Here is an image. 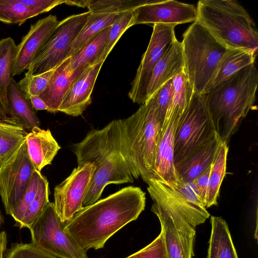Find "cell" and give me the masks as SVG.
<instances>
[{"label": "cell", "mask_w": 258, "mask_h": 258, "mask_svg": "<svg viewBox=\"0 0 258 258\" xmlns=\"http://www.w3.org/2000/svg\"><path fill=\"white\" fill-rule=\"evenodd\" d=\"M184 67L181 43L175 39L168 47L153 70L147 91L148 100L164 84L183 72Z\"/></svg>", "instance_id": "21"}, {"label": "cell", "mask_w": 258, "mask_h": 258, "mask_svg": "<svg viewBox=\"0 0 258 258\" xmlns=\"http://www.w3.org/2000/svg\"><path fill=\"white\" fill-rule=\"evenodd\" d=\"M6 258H57L33 243H15L9 250Z\"/></svg>", "instance_id": "36"}, {"label": "cell", "mask_w": 258, "mask_h": 258, "mask_svg": "<svg viewBox=\"0 0 258 258\" xmlns=\"http://www.w3.org/2000/svg\"><path fill=\"white\" fill-rule=\"evenodd\" d=\"M221 141L218 136L186 160L177 170L179 179L185 182H192L210 167Z\"/></svg>", "instance_id": "24"}, {"label": "cell", "mask_w": 258, "mask_h": 258, "mask_svg": "<svg viewBox=\"0 0 258 258\" xmlns=\"http://www.w3.org/2000/svg\"><path fill=\"white\" fill-rule=\"evenodd\" d=\"M197 21L227 48L257 54L258 31L246 9L235 0H201L196 7Z\"/></svg>", "instance_id": "4"}, {"label": "cell", "mask_w": 258, "mask_h": 258, "mask_svg": "<svg viewBox=\"0 0 258 258\" xmlns=\"http://www.w3.org/2000/svg\"><path fill=\"white\" fill-rule=\"evenodd\" d=\"M257 85V70L253 63L205 94L216 132L227 144L253 106Z\"/></svg>", "instance_id": "3"}, {"label": "cell", "mask_w": 258, "mask_h": 258, "mask_svg": "<svg viewBox=\"0 0 258 258\" xmlns=\"http://www.w3.org/2000/svg\"><path fill=\"white\" fill-rule=\"evenodd\" d=\"M151 0L67 1L66 4L87 8L91 13H122L133 11Z\"/></svg>", "instance_id": "32"}, {"label": "cell", "mask_w": 258, "mask_h": 258, "mask_svg": "<svg viewBox=\"0 0 258 258\" xmlns=\"http://www.w3.org/2000/svg\"><path fill=\"white\" fill-rule=\"evenodd\" d=\"M211 166V165L191 182L197 196L205 207Z\"/></svg>", "instance_id": "40"}, {"label": "cell", "mask_w": 258, "mask_h": 258, "mask_svg": "<svg viewBox=\"0 0 258 258\" xmlns=\"http://www.w3.org/2000/svg\"><path fill=\"white\" fill-rule=\"evenodd\" d=\"M8 118L3 109L0 105V119H6Z\"/></svg>", "instance_id": "43"}, {"label": "cell", "mask_w": 258, "mask_h": 258, "mask_svg": "<svg viewBox=\"0 0 258 258\" xmlns=\"http://www.w3.org/2000/svg\"><path fill=\"white\" fill-rule=\"evenodd\" d=\"M17 45L11 37L0 40V105L6 115L8 111L7 90L13 64L16 54Z\"/></svg>", "instance_id": "30"}, {"label": "cell", "mask_w": 258, "mask_h": 258, "mask_svg": "<svg viewBox=\"0 0 258 258\" xmlns=\"http://www.w3.org/2000/svg\"><path fill=\"white\" fill-rule=\"evenodd\" d=\"M218 137L206 94L194 93L176 131L174 162L176 171L195 152Z\"/></svg>", "instance_id": "7"}, {"label": "cell", "mask_w": 258, "mask_h": 258, "mask_svg": "<svg viewBox=\"0 0 258 258\" xmlns=\"http://www.w3.org/2000/svg\"><path fill=\"white\" fill-rule=\"evenodd\" d=\"M95 170L90 163L78 165L71 174L54 188L55 211L64 223L81 210Z\"/></svg>", "instance_id": "13"}, {"label": "cell", "mask_w": 258, "mask_h": 258, "mask_svg": "<svg viewBox=\"0 0 258 258\" xmlns=\"http://www.w3.org/2000/svg\"><path fill=\"white\" fill-rule=\"evenodd\" d=\"M125 258H166L162 232L149 244Z\"/></svg>", "instance_id": "38"}, {"label": "cell", "mask_w": 258, "mask_h": 258, "mask_svg": "<svg viewBox=\"0 0 258 258\" xmlns=\"http://www.w3.org/2000/svg\"><path fill=\"white\" fill-rule=\"evenodd\" d=\"M7 242V233L5 231L0 232V258H4Z\"/></svg>", "instance_id": "42"}, {"label": "cell", "mask_w": 258, "mask_h": 258, "mask_svg": "<svg viewBox=\"0 0 258 258\" xmlns=\"http://www.w3.org/2000/svg\"><path fill=\"white\" fill-rule=\"evenodd\" d=\"M104 62L90 66L72 85L59 111L74 116L81 115L91 103V94L99 71Z\"/></svg>", "instance_id": "19"}, {"label": "cell", "mask_w": 258, "mask_h": 258, "mask_svg": "<svg viewBox=\"0 0 258 258\" xmlns=\"http://www.w3.org/2000/svg\"><path fill=\"white\" fill-rule=\"evenodd\" d=\"M39 15L20 3L19 0H0V22L22 24Z\"/></svg>", "instance_id": "33"}, {"label": "cell", "mask_w": 258, "mask_h": 258, "mask_svg": "<svg viewBox=\"0 0 258 258\" xmlns=\"http://www.w3.org/2000/svg\"><path fill=\"white\" fill-rule=\"evenodd\" d=\"M30 100L32 104L33 108L38 111L45 110L49 111V108L43 101V100L40 98L39 96H34L30 98Z\"/></svg>", "instance_id": "41"}, {"label": "cell", "mask_w": 258, "mask_h": 258, "mask_svg": "<svg viewBox=\"0 0 258 258\" xmlns=\"http://www.w3.org/2000/svg\"><path fill=\"white\" fill-rule=\"evenodd\" d=\"M147 190L153 201L151 208L181 218L196 227L210 217L207 208L197 196L191 182L180 179L176 183L151 179Z\"/></svg>", "instance_id": "8"}, {"label": "cell", "mask_w": 258, "mask_h": 258, "mask_svg": "<svg viewBox=\"0 0 258 258\" xmlns=\"http://www.w3.org/2000/svg\"><path fill=\"white\" fill-rule=\"evenodd\" d=\"M133 11H131L122 13L110 27L106 44L95 63L104 61L121 36L131 27L130 23L133 17Z\"/></svg>", "instance_id": "34"}, {"label": "cell", "mask_w": 258, "mask_h": 258, "mask_svg": "<svg viewBox=\"0 0 258 258\" xmlns=\"http://www.w3.org/2000/svg\"><path fill=\"white\" fill-rule=\"evenodd\" d=\"M175 26L171 24H154L150 42L142 55L128 93L133 102L143 104L147 101V91L153 70L169 45L176 39Z\"/></svg>", "instance_id": "11"}, {"label": "cell", "mask_w": 258, "mask_h": 258, "mask_svg": "<svg viewBox=\"0 0 258 258\" xmlns=\"http://www.w3.org/2000/svg\"><path fill=\"white\" fill-rule=\"evenodd\" d=\"M56 68L37 75L25 73V77L18 83L24 95L28 99L31 96H39L46 88Z\"/></svg>", "instance_id": "35"}, {"label": "cell", "mask_w": 258, "mask_h": 258, "mask_svg": "<svg viewBox=\"0 0 258 258\" xmlns=\"http://www.w3.org/2000/svg\"><path fill=\"white\" fill-rule=\"evenodd\" d=\"M211 233L207 258H238L226 221L211 216Z\"/></svg>", "instance_id": "25"}, {"label": "cell", "mask_w": 258, "mask_h": 258, "mask_svg": "<svg viewBox=\"0 0 258 258\" xmlns=\"http://www.w3.org/2000/svg\"><path fill=\"white\" fill-rule=\"evenodd\" d=\"M35 170L25 139L0 171V196L7 214L23 197Z\"/></svg>", "instance_id": "12"}, {"label": "cell", "mask_w": 258, "mask_h": 258, "mask_svg": "<svg viewBox=\"0 0 258 258\" xmlns=\"http://www.w3.org/2000/svg\"><path fill=\"white\" fill-rule=\"evenodd\" d=\"M256 55L245 49L227 48L220 59L210 89L243 68L255 63Z\"/></svg>", "instance_id": "26"}, {"label": "cell", "mask_w": 258, "mask_h": 258, "mask_svg": "<svg viewBox=\"0 0 258 258\" xmlns=\"http://www.w3.org/2000/svg\"><path fill=\"white\" fill-rule=\"evenodd\" d=\"M65 225L49 202L29 228L32 242L57 258H88L87 251L66 231Z\"/></svg>", "instance_id": "10"}, {"label": "cell", "mask_w": 258, "mask_h": 258, "mask_svg": "<svg viewBox=\"0 0 258 258\" xmlns=\"http://www.w3.org/2000/svg\"><path fill=\"white\" fill-rule=\"evenodd\" d=\"M90 14L88 11L73 15L59 21L39 48L26 73L42 74L56 68L68 58Z\"/></svg>", "instance_id": "9"}, {"label": "cell", "mask_w": 258, "mask_h": 258, "mask_svg": "<svg viewBox=\"0 0 258 258\" xmlns=\"http://www.w3.org/2000/svg\"><path fill=\"white\" fill-rule=\"evenodd\" d=\"M122 13H91L74 41L68 58L75 54L93 37L111 26Z\"/></svg>", "instance_id": "28"}, {"label": "cell", "mask_w": 258, "mask_h": 258, "mask_svg": "<svg viewBox=\"0 0 258 258\" xmlns=\"http://www.w3.org/2000/svg\"><path fill=\"white\" fill-rule=\"evenodd\" d=\"M59 23L55 15H49L31 25L28 32L17 45L12 77L28 69L39 48Z\"/></svg>", "instance_id": "16"}, {"label": "cell", "mask_w": 258, "mask_h": 258, "mask_svg": "<svg viewBox=\"0 0 258 258\" xmlns=\"http://www.w3.org/2000/svg\"><path fill=\"white\" fill-rule=\"evenodd\" d=\"M160 132L156 92L136 112L122 119L124 147L135 179L141 177L147 183L153 178Z\"/></svg>", "instance_id": "5"}, {"label": "cell", "mask_w": 258, "mask_h": 258, "mask_svg": "<svg viewBox=\"0 0 258 258\" xmlns=\"http://www.w3.org/2000/svg\"><path fill=\"white\" fill-rule=\"evenodd\" d=\"M181 43L184 71L194 93L206 94L227 48L197 20L184 32Z\"/></svg>", "instance_id": "6"}, {"label": "cell", "mask_w": 258, "mask_h": 258, "mask_svg": "<svg viewBox=\"0 0 258 258\" xmlns=\"http://www.w3.org/2000/svg\"><path fill=\"white\" fill-rule=\"evenodd\" d=\"M173 91L172 79L164 84L156 92V107L161 130L164 125L166 114L172 99Z\"/></svg>", "instance_id": "37"}, {"label": "cell", "mask_w": 258, "mask_h": 258, "mask_svg": "<svg viewBox=\"0 0 258 258\" xmlns=\"http://www.w3.org/2000/svg\"><path fill=\"white\" fill-rule=\"evenodd\" d=\"M69 63L70 57L56 67L46 88L39 95L48 107V112L56 113L59 111V108L72 85L90 66L72 70L69 66Z\"/></svg>", "instance_id": "20"}, {"label": "cell", "mask_w": 258, "mask_h": 258, "mask_svg": "<svg viewBox=\"0 0 258 258\" xmlns=\"http://www.w3.org/2000/svg\"><path fill=\"white\" fill-rule=\"evenodd\" d=\"M8 117L21 125L26 131L39 127L40 121L30 99L20 89L18 83L11 77L7 90Z\"/></svg>", "instance_id": "23"}, {"label": "cell", "mask_w": 258, "mask_h": 258, "mask_svg": "<svg viewBox=\"0 0 258 258\" xmlns=\"http://www.w3.org/2000/svg\"><path fill=\"white\" fill-rule=\"evenodd\" d=\"M110 27L93 37L70 57L69 66L72 70L95 63L106 44Z\"/></svg>", "instance_id": "31"}, {"label": "cell", "mask_w": 258, "mask_h": 258, "mask_svg": "<svg viewBox=\"0 0 258 258\" xmlns=\"http://www.w3.org/2000/svg\"><path fill=\"white\" fill-rule=\"evenodd\" d=\"M73 149L78 165L90 163L95 167L83 207L97 201L108 184L134 182L135 175L124 147L122 119L113 120L102 129L90 130Z\"/></svg>", "instance_id": "2"}, {"label": "cell", "mask_w": 258, "mask_h": 258, "mask_svg": "<svg viewBox=\"0 0 258 258\" xmlns=\"http://www.w3.org/2000/svg\"><path fill=\"white\" fill-rule=\"evenodd\" d=\"M145 195L139 187H125L83 207L66 223L64 229L84 250L103 248L111 236L144 210Z\"/></svg>", "instance_id": "1"}, {"label": "cell", "mask_w": 258, "mask_h": 258, "mask_svg": "<svg viewBox=\"0 0 258 258\" xmlns=\"http://www.w3.org/2000/svg\"><path fill=\"white\" fill-rule=\"evenodd\" d=\"M49 195L47 178L35 170L24 194L10 213L16 225L29 229L49 202Z\"/></svg>", "instance_id": "15"}, {"label": "cell", "mask_w": 258, "mask_h": 258, "mask_svg": "<svg viewBox=\"0 0 258 258\" xmlns=\"http://www.w3.org/2000/svg\"><path fill=\"white\" fill-rule=\"evenodd\" d=\"M19 2L39 14L49 11L66 0H19Z\"/></svg>", "instance_id": "39"}, {"label": "cell", "mask_w": 258, "mask_h": 258, "mask_svg": "<svg viewBox=\"0 0 258 258\" xmlns=\"http://www.w3.org/2000/svg\"><path fill=\"white\" fill-rule=\"evenodd\" d=\"M181 116H170L161 130L157 145L152 179L169 183L180 179L174 162V146L176 128Z\"/></svg>", "instance_id": "18"}, {"label": "cell", "mask_w": 258, "mask_h": 258, "mask_svg": "<svg viewBox=\"0 0 258 258\" xmlns=\"http://www.w3.org/2000/svg\"><path fill=\"white\" fill-rule=\"evenodd\" d=\"M26 142L29 158L36 170H41L51 164L60 146L50 130L34 127L28 133Z\"/></svg>", "instance_id": "22"}, {"label": "cell", "mask_w": 258, "mask_h": 258, "mask_svg": "<svg viewBox=\"0 0 258 258\" xmlns=\"http://www.w3.org/2000/svg\"><path fill=\"white\" fill-rule=\"evenodd\" d=\"M151 211L160 223L166 258H192L196 228L175 224L160 210L151 208Z\"/></svg>", "instance_id": "17"}, {"label": "cell", "mask_w": 258, "mask_h": 258, "mask_svg": "<svg viewBox=\"0 0 258 258\" xmlns=\"http://www.w3.org/2000/svg\"><path fill=\"white\" fill-rule=\"evenodd\" d=\"M227 144L225 141H221L211 164L205 204L206 208L217 204L220 186L226 174Z\"/></svg>", "instance_id": "29"}, {"label": "cell", "mask_w": 258, "mask_h": 258, "mask_svg": "<svg viewBox=\"0 0 258 258\" xmlns=\"http://www.w3.org/2000/svg\"><path fill=\"white\" fill-rule=\"evenodd\" d=\"M3 222H4V219H3V217L2 215L1 210H0V227L2 225V224L3 223Z\"/></svg>", "instance_id": "44"}, {"label": "cell", "mask_w": 258, "mask_h": 258, "mask_svg": "<svg viewBox=\"0 0 258 258\" xmlns=\"http://www.w3.org/2000/svg\"><path fill=\"white\" fill-rule=\"evenodd\" d=\"M28 134L12 119H0V171L25 140Z\"/></svg>", "instance_id": "27"}, {"label": "cell", "mask_w": 258, "mask_h": 258, "mask_svg": "<svg viewBox=\"0 0 258 258\" xmlns=\"http://www.w3.org/2000/svg\"><path fill=\"white\" fill-rule=\"evenodd\" d=\"M131 27L141 24H163L176 26L197 20L196 8L174 0H152L133 10Z\"/></svg>", "instance_id": "14"}]
</instances>
